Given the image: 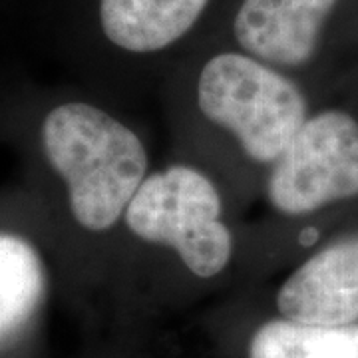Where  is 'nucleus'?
I'll return each instance as SVG.
<instances>
[{
    "instance_id": "f257e3e1",
    "label": "nucleus",
    "mask_w": 358,
    "mask_h": 358,
    "mask_svg": "<svg viewBox=\"0 0 358 358\" xmlns=\"http://www.w3.org/2000/svg\"><path fill=\"white\" fill-rule=\"evenodd\" d=\"M169 70L189 90L205 124L267 171L310 115L301 78L219 40H201Z\"/></svg>"
},
{
    "instance_id": "f03ea898",
    "label": "nucleus",
    "mask_w": 358,
    "mask_h": 358,
    "mask_svg": "<svg viewBox=\"0 0 358 358\" xmlns=\"http://www.w3.org/2000/svg\"><path fill=\"white\" fill-rule=\"evenodd\" d=\"M42 152L64 183L80 229L103 235L122 225L129 201L150 176L148 148L138 131L96 103H56L42 120Z\"/></svg>"
},
{
    "instance_id": "7ed1b4c3",
    "label": "nucleus",
    "mask_w": 358,
    "mask_h": 358,
    "mask_svg": "<svg viewBox=\"0 0 358 358\" xmlns=\"http://www.w3.org/2000/svg\"><path fill=\"white\" fill-rule=\"evenodd\" d=\"M122 225L141 243L171 251L197 281H217L233 263L235 237L221 189L209 173L189 164L150 171Z\"/></svg>"
},
{
    "instance_id": "20e7f679",
    "label": "nucleus",
    "mask_w": 358,
    "mask_h": 358,
    "mask_svg": "<svg viewBox=\"0 0 358 358\" xmlns=\"http://www.w3.org/2000/svg\"><path fill=\"white\" fill-rule=\"evenodd\" d=\"M231 0H86L94 48L128 68L169 66L211 32Z\"/></svg>"
},
{
    "instance_id": "39448f33",
    "label": "nucleus",
    "mask_w": 358,
    "mask_h": 358,
    "mask_svg": "<svg viewBox=\"0 0 358 358\" xmlns=\"http://www.w3.org/2000/svg\"><path fill=\"white\" fill-rule=\"evenodd\" d=\"M268 205L285 217H307L358 195V122L343 110L310 114L268 167Z\"/></svg>"
},
{
    "instance_id": "423d86ee",
    "label": "nucleus",
    "mask_w": 358,
    "mask_h": 358,
    "mask_svg": "<svg viewBox=\"0 0 358 358\" xmlns=\"http://www.w3.org/2000/svg\"><path fill=\"white\" fill-rule=\"evenodd\" d=\"M345 2L231 0L205 38L225 42L301 78L322 60Z\"/></svg>"
},
{
    "instance_id": "0eeeda50",
    "label": "nucleus",
    "mask_w": 358,
    "mask_h": 358,
    "mask_svg": "<svg viewBox=\"0 0 358 358\" xmlns=\"http://www.w3.org/2000/svg\"><path fill=\"white\" fill-rule=\"evenodd\" d=\"M271 315L313 327L358 322V237L307 257L277 289Z\"/></svg>"
},
{
    "instance_id": "6e6552de",
    "label": "nucleus",
    "mask_w": 358,
    "mask_h": 358,
    "mask_svg": "<svg viewBox=\"0 0 358 358\" xmlns=\"http://www.w3.org/2000/svg\"><path fill=\"white\" fill-rule=\"evenodd\" d=\"M48 299V271L36 245L0 231V358L20 352L36 333Z\"/></svg>"
},
{
    "instance_id": "1a4fd4ad",
    "label": "nucleus",
    "mask_w": 358,
    "mask_h": 358,
    "mask_svg": "<svg viewBox=\"0 0 358 358\" xmlns=\"http://www.w3.org/2000/svg\"><path fill=\"white\" fill-rule=\"evenodd\" d=\"M223 358H358V322L313 327L265 315L235 331Z\"/></svg>"
},
{
    "instance_id": "9d476101",
    "label": "nucleus",
    "mask_w": 358,
    "mask_h": 358,
    "mask_svg": "<svg viewBox=\"0 0 358 358\" xmlns=\"http://www.w3.org/2000/svg\"><path fill=\"white\" fill-rule=\"evenodd\" d=\"M112 358H140V357H136V355H117V357H112Z\"/></svg>"
}]
</instances>
